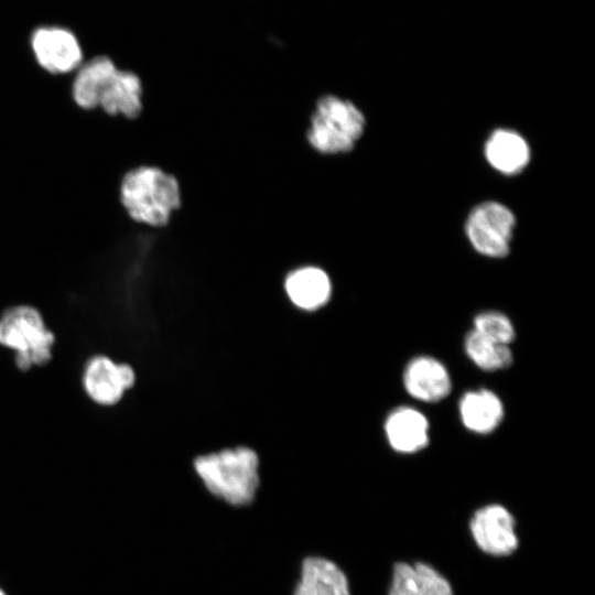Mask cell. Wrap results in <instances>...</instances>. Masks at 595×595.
<instances>
[{"label": "cell", "instance_id": "6da1fadb", "mask_svg": "<svg viewBox=\"0 0 595 595\" xmlns=\"http://www.w3.org/2000/svg\"><path fill=\"white\" fill-rule=\"evenodd\" d=\"M181 201L177 178L154 165L132 167L119 183V202L137 224L150 227L167 225Z\"/></svg>", "mask_w": 595, "mask_h": 595}, {"label": "cell", "instance_id": "7a4b0ae2", "mask_svg": "<svg viewBox=\"0 0 595 595\" xmlns=\"http://www.w3.org/2000/svg\"><path fill=\"white\" fill-rule=\"evenodd\" d=\"M194 468L208 491L231 506L249 505L259 487V459L247 447L199 456Z\"/></svg>", "mask_w": 595, "mask_h": 595}, {"label": "cell", "instance_id": "3957f363", "mask_svg": "<svg viewBox=\"0 0 595 595\" xmlns=\"http://www.w3.org/2000/svg\"><path fill=\"white\" fill-rule=\"evenodd\" d=\"M365 127V116L356 105L334 95H325L316 101L306 140L321 154L346 153L360 139Z\"/></svg>", "mask_w": 595, "mask_h": 595}, {"label": "cell", "instance_id": "277c9868", "mask_svg": "<svg viewBox=\"0 0 595 595\" xmlns=\"http://www.w3.org/2000/svg\"><path fill=\"white\" fill-rule=\"evenodd\" d=\"M54 343V333L31 305L12 306L0 316V345L15 351V365L21 370L46 364Z\"/></svg>", "mask_w": 595, "mask_h": 595}, {"label": "cell", "instance_id": "5b68a950", "mask_svg": "<svg viewBox=\"0 0 595 595\" xmlns=\"http://www.w3.org/2000/svg\"><path fill=\"white\" fill-rule=\"evenodd\" d=\"M29 47L36 67L51 76H72L86 60L77 35L61 25L34 28Z\"/></svg>", "mask_w": 595, "mask_h": 595}, {"label": "cell", "instance_id": "8992f818", "mask_svg": "<svg viewBox=\"0 0 595 595\" xmlns=\"http://www.w3.org/2000/svg\"><path fill=\"white\" fill-rule=\"evenodd\" d=\"M515 226V215L507 206L485 202L472 209L465 231L477 252L490 258H504L510 251Z\"/></svg>", "mask_w": 595, "mask_h": 595}, {"label": "cell", "instance_id": "52a82bcc", "mask_svg": "<svg viewBox=\"0 0 595 595\" xmlns=\"http://www.w3.org/2000/svg\"><path fill=\"white\" fill-rule=\"evenodd\" d=\"M134 382L136 374L131 366L117 364L104 355L91 357L84 368L85 392L100 405L118 403Z\"/></svg>", "mask_w": 595, "mask_h": 595}, {"label": "cell", "instance_id": "ba28073f", "mask_svg": "<svg viewBox=\"0 0 595 595\" xmlns=\"http://www.w3.org/2000/svg\"><path fill=\"white\" fill-rule=\"evenodd\" d=\"M470 531L478 548L494 556H507L518 548L516 520L501 505L479 508L470 520Z\"/></svg>", "mask_w": 595, "mask_h": 595}, {"label": "cell", "instance_id": "9c48e42d", "mask_svg": "<svg viewBox=\"0 0 595 595\" xmlns=\"http://www.w3.org/2000/svg\"><path fill=\"white\" fill-rule=\"evenodd\" d=\"M403 386L414 399L423 402H439L452 389V379L446 367L432 356L412 358L403 370Z\"/></svg>", "mask_w": 595, "mask_h": 595}, {"label": "cell", "instance_id": "30bf717a", "mask_svg": "<svg viewBox=\"0 0 595 595\" xmlns=\"http://www.w3.org/2000/svg\"><path fill=\"white\" fill-rule=\"evenodd\" d=\"M385 434L390 447L400 454H414L430 441L428 418L412 407L393 409L385 421Z\"/></svg>", "mask_w": 595, "mask_h": 595}, {"label": "cell", "instance_id": "8fae6325", "mask_svg": "<svg viewBox=\"0 0 595 595\" xmlns=\"http://www.w3.org/2000/svg\"><path fill=\"white\" fill-rule=\"evenodd\" d=\"M118 67L105 54L86 58L71 76L69 95L75 106L86 111L98 109L100 95Z\"/></svg>", "mask_w": 595, "mask_h": 595}, {"label": "cell", "instance_id": "7c38bea8", "mask_svg": "<svg viewBox=\"0 0 595 595\" xmlns=\"http://www.w3.org/2000/svg\"><path fill=\"white\" fill-rule=\"evenodd\" d=\"M98 109L111 117L138 118L143 110L140 76L132 69L118 67L100 95Z\"/></svg>", "mask_w": 595, "mask_h": 595}, {"label": "cell", "instance_id": "4fadbf2b", "mask_svg": "<svg viewBox=\"0 0 595 595\" xmlns=\"http://www.w3.org/2000/svg\"><path fill=\"white\" fill-rule=\"evenodd\" d=\"M293 595H350V589L346 574L336 563L307 556L302 561Z\"/></svg>", "mask_w": 595, "mask_h": 595}, {"label": "cell", "instance_id": "5bb4252c", "mask_svg": "<svg viewBox=\"0 0 595 595\" xmlns=\"http://www.w3.org/2000/svg\"><path fill=\"white\" fill-rule=\"evenodd\" d=\"M463 425L475 434H489L501 423L505 414L500 398L491 390L479 388L465 392L458 402Z\"/></svg>", "mask_w": 595, "mask_h": 595}, {"label": "cell", "instance_id": "9a60e30c", "mask_svg": "<svg viewBox=\"0 0 595 595\" xmlns=\"http://www.w3.org/2000/svg\"><path fill=\"white\" fill-rule=\"evenodd\" d=\"M388 595H453L448 581L426 563L399 562Z\"/></svg>", "mask_w": 595, "mask_h": 595}, {"label": "cell", "instance_id": "2e32d148", "mask_svg": "<svg viewBox=\"0 0 595 595\" xmlns=\"http://www.w3.org/2000/svg\"><path fill=\"white\" fill-rule=\"evenodd\" d=\"M284 289L294 305L313 311L328 302L332 283L324 270L317 267H302L288 274Z\"/></svg>", "mask_w": 595, "mask_h": 595}, {"label": "cell", "instance_id": "e0dca14e", "mask_svg": "<svg viewBox=\"0 0 595 595\" xmlns=\"http://www.w3.org/2000/svg\"><path fill=\"white\" fill-rule=\"evenodd\" d=\"M485 156L498 172L510 175L521 172L530 160L527 141L516 131L495 130L485 143Z\"/></svg>", "mask_w": 595, "mask_h": 595}, {"label": "cell", "instance_id": "ac0fdd59", "mask_svg": "<svg viewBox=\"0 0 595 595\" xmlns=\"http://www.w3.org/2000/svg\"><path fill=\"white\" fill-rule=\"evenodd\" d=\"M464 350L472 363L485 371L506 369L513 361L509 345L491 340L474 329L465 336Z\"/></svg>", "mask_w": 595, "mask_h": 595}, {"label": "cell", "instance_id": "d6986e66", "mask_svg": "<svg viewBox=\"0 0 595 595\" xmlns=\"http://www.w3.org/2000/svg\"><path fill=\"white\" fill-rule=\"evenodd\" d=\"M474 331L500 344L509 345L516 338L510 318L498 311H485L474 317Z\"/></svg>", "mask_w": 595, "mask_h": 595}, {"label": "cell", "instance_id": "ffe728a7", "mask_svg": "<svg viewBox=\"0 0 595 595\" xmlns=\"http://www.w3.org/2000/svg\"><path fill=\"white\" fill-rule=\"evenodd\" d=\"M0 595H6V593L0 588Z\"/></svg>", "mask_w": 595, "mask_h": 595}]
</instances>
